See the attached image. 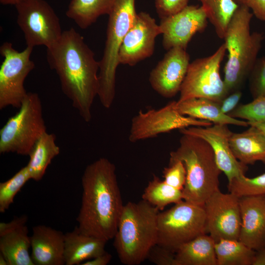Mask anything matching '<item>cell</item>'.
<instances>
[{
    "label": "cell",
    "instance_id": "obj_1",
    "mask_svg": "<svg viewBox=\"0 0 265 265\" xmlns=\"http://www.w3.org/2000/svg\"><path fill=\"white\" fill-rule=\"evenodd\" d=\"M51 69L58 76L61 90L86 122L99 90L100 64L83 37L74 27L63 31L58 42L47 49Z\"/></svg>",
    "mask_w": 265,
    "mask_h": 265
},
{
    "label": "cell",
    "instance_id": "obj_2",
    "mask_svg": "<svg viewBox=\"0 0 265 265\" xmlns=\"http://www.w3.org/2000/svg\"><path fill=\"white\" fill-rule=\"evenodd\" d=\"M81 184L78 227L82 233L107 242L115 236L124 205L115 166L106 158L98 159L85 168Z\"/></svg>",
    "mask_w": 265,
    "mask_h": 265
},
{
    "label": "cell",
    "instance_id": "obj_3",
    "mask_svg": "<svg viewBox=\"0 0 265 265\" xmlns=\"http://www.w3.org/2000/svg\"><path fill=\"white\" fill-rule=\"evenodd\" d=\"M159 212L142 199L124 205L113 238L123 264L138 265L147 259L150 249L157 244Z\"/></svg>",
    "mask_w": 265,
    "mask_h": 265
},
{
    "label": "cell",
    "instance_id": "obj_4",
    "mask_svg": "<svg viewBox=\"0 0 265 265\" xmlns=\"http://www.w3.org/2000/svg\"><path fill=\"white\" fill-rule=\"evenodd\" d=\"M181 160L186 170L182 190L184 200L203 206L207 199L219 189V168L212 149L205 140L182 134L177 149L170 153L169 162Z\"/></svg>",
    "mask_w": 265,
    "mask_h": 265
},
{
    "label": "cell",
    "instance_id": "obj_5",
    "mask_svg": "<svg viewBox=\"0 0 265 265\" xmlns=\"http://www.w3.org/2000/svg\"><path fill=\"white\" fill-rule=\"evenodd\" d=\"M253 16L247 5H239L223 38L228 53L223 80L229 94L238 90L249 77L261 48L263 34L250 32Z\"/></svg>",
    "mask_w": 265,
    "mask_h": 265
},
{
    "label": "cell",
    "instance_id": "obj_6",
    "mask_svg": "<svg viewBox=\"0 0 265 265\" xmlns=\"http://www.w3.org/2000/svg\"><path fill=\"white\" fill-rule=\"evenodd\" d=\"M135 0H116L108 15L105 47L99 61L98 95L102 105L106 108L111 107L115 98L119 53L124 38L137 14Z\"/></svg>",
    "mask_w": 265,
    "mask_h": 265
},
{
    "label": "cell",
    "instance_id": "obj_7",
    "mask_svg": "<svg viewBox=\"0 0 265 265\" xmlns=\"http://www.w3.org/2000/svg\"><path fill=\"white\" fill-rule=\"evenodd\" d=\"M38 94L27 92L18 112L0 130V153L28 156L39 137L46 132Z\"/></svg>",
    "mask_w": 265,
    "mask_h": 265
},
{
    "label": "cell",
    "instance_id": "obj_8",
    "mask_svg": "<svg viewBox=\"0 0 265 265\" xmlns=\"http://www.w3.org/2000/svg\"><path fill=\"white\" fill-rule=\"evenodd\" d=\"M158 226L157 244L174 252L183 244L207 234L203 206L184 200L168 210L159 211Z\"/></svg>",
    "mask_w": 265,
    "mask_h": 265
},
{
    "label": "cell",
    "instance_id": "obj_9",
    "mask_svg": "<svg viewBox=\"0 0 265 265\" xmlns=\"http://www.w3.org/2000/svg\"><path fill=\"white\" fill-rule=\"evenodd\" d=\"M226 52L223 43L212 55L190 63L178 101L193 98H208L220 103L229 93L220 74Z\"/></svg>",
    "mask_w": 265,
    "mask_h": 265
},
{
    "label": "cell",
    "instance_id": "obj_10",
    "mask_svg": "<svg viewBox=\"0 0 265 265\" xmlns=\"http://www.w3.org/2000/svg\"><path fill=\"white\" fill-rule=\"evenodd\" d=\"M17 23L23 31L26 46L55 45L63 31L53 9L45 0H22L15 5Z\"/></svg>",
    "mask_w": 265,
    "mask_h": 265
},
{
    "label": "cell",
    "instance_id": "obj_11",
    "mask_svg": "<svg viewBox=\"0 0 265 265\" xmlns=\"http://www.w3.org/2000/svg\"><path fill=\"white\" fill-rule=\"evenodd\" d=\"M33 49L26 46L18 52L10 42L1 45L0 53L4 59L0 67V109L8 106L19 109L26 96L24 83L35 67L30 59Z\"/></svg>",
    "mask_w": 265,
    "mask_h": 265
},
{
    "label": "cell",
    "instance_id": "obj_12",
    "mask_svg": "<svg viewBox=\"0 0 265 265\" xmlns=\"http://www.w3.org/2000/svg\"><path fill=\"white\" fill-rule=\"evenodd\" d=\"M173 101L159 109L139 110L131 121L129 140L132 143L153 138L159 134L191 126L207 127L213 124L207 120L180 114Z\"/></svg>",
    "mask_w": 265,
    "mask_h": 265
},
{
    "label": "cell",
    "instance_id": "obj_13",
    "mask_svg": "<svg viewBox=\"0 0 265 265\" xmlns=\"http://www.w3.org/2000/svg\"><path fill=\"white\" fill-rule=\"evenodd\" d=\"M203 206L207 233L215 242L221 239H238L241 217L238 196L219 189L207 199Z\"/></svg>",
    "mask_w": 265,
    "mask_h": 265
},
{
    "label": "cell",
    "instance_id": "obj_14",
    "mask_svg": "<svg viewBox=\"0 0 265 265\" xmlns=\"http://www.w3.org/2000/svg\"><path fill=\"white\" fill-rule=\"evenodd\" d=\"M160 34L159 25L149 13H137L121 44L119 53V64L132 66L152 56L156 38Z\"/></svg>",
    "mask_w": 265,
    "mask_h": 265
},
{
    "label": "cell",
    "instance_id": "obj_15",
    "mask_svg": "<svg viewBox=\"0 0 265 265\" xmlns=\"http://www.w3.org/2000/svg\"><path fill=\"white\" fill-rule=\"evenodd\" d=\"M182 134L200 137L207 142L213 151L216 163L227 177L228 183L245 175L247 166L233 154L230 145L232 132L227 125L212 124L207 127L191 126L179 130Z\"/></svg>",
    "mask_w": 265,
    "mask_h": 265
},
{
    "label": "cell",
    "instance_id": "obj_16",
    "mask_svg": "<svg viewBox=\"0 0 265 265\" xmlns=\"http://www.w3.org/2000/svg\"><path fill=\"white\" fill-rule=\"evenodd\" d=\"M207 20L202 7L194 5H187L179 12L161 19L159 26L163 47L167 51L175 47L186 50L194 35L205 29Z\"/></svg>",
    "mask_w": 265,
    "mask_h": 265
},
{
    "label": "cell",
    "instance_id": "obj_17",
    "mask_svg": "<svg viewBox=\"0 0 265 265\" xmlns=\"http://www.w3.org/2000/svg\"><path fill=\"white\" fill-rule=\"evenodd\" d=\"M186 50L179 47L167 51L151 71L149 80L152 88L163 98H171L180 92L190 63Z\"/></svg>",
    "mask_w": 265,
    "mask_h": 265
},
{
    "label": "cell",
    "instance_id": "obj_18",
    "mask_svg": "<svg viewBox=\"0 0 265 265\" xmlns=\"http://www.w3.org/2000/svg\"><path fill=\"white\" fill-rule=\"evenodd\" d=\"M239 198L241 224L238 239L256 251L265 245V194Z\"/></svg>",
    "mask_w": 265,
    "mask_h": 265
},
{
    "label": "cell",
    "instance_id": "obj_19",
    "mask_svg": "<svg viewBox=\"0 0 265 265\" xmlns=\"http://www.w3.org/2000/svg\"><path fill=\"white\" fill-rule=\"evenodd\" d=\"M31 259L34 265H63L64 234L44 225L32 228Z\"/></svg>",
    "mask_w": 265,
    "mask_h": 265
},
{
    "label": "cell",
    "instance_id": "obj_20",
    "mask_svg": "<svg viewBox=\"0 0 265 265\" xmlns=\"http://www.w3.org/2000/svg\"><path fill=\"white\" fill-rule=\"evenodd\" d=\"M106 241L87 235L78 226L64 234V258L65 265H80L104 253Z\"/></svg>",
    "mask_w": 265,
    "mask_h": 265
},
{
    "label": "cell",
    "instance_id": "obj_21",
    "mask_svg": "<svg viewBox=\"0 0 265 265\" xmlns=\"http://www.w3.org/2000/svg\"><path fill=\"white\" fill-rule=\"evenodd\" d=\"M175 108L181 114L209 121L213 124L234 125L247 127L248 121L240 120L223 113L219 103L205 98H193L176 101Z\"/></svg>",
    "mask_w": 265,
    "mask_h": 265
},
{
    "label": "cell",
    "instance_id": "obj_22",
    "mask_svg": "<svg viewBox=\"0 0 265 265\" xmlns=\"http://www.w3.org/2000/svg\"><path fill=\"white\" fill-rule=\"evenodd\" d=\"M230 145L235 157L243 164L259 161L265 164V133L258 128L250 125L242 132H232Z\"/></svg>",
    "mask_w": 265,
    "mask_h": 265
},
{
    "label": "cell",
    "instance_id": "obj_23",
    "mask_svg": "<svg viewBox=\"0 0 265 265\" xmlns=\"http://www.w3.org/2000/svg\"><path fill=\"white\" fill-rule=\"evenodd\" d=\"M215 243L204 234L183 244L175 252L176 265H217Z\"/></svg>",
    "mask_w": 265,
    "mask_h": 265
},
{
    "label": "cell",
    "instance_id": "obj_24",
    "mask_svg": "<svg viewBox=\"0 0 265 265\" xmlns=\"http://www.w3.org/2000/svg\"><path fill=\"white\" fill-rule=\"evenodd\" d=\"M26 224L0 237V251L8 265H34L29 252L30 237Z\"/></svg>",
    "mask_w": 265,
    "mask_h": 265
},
{
    "label": "cell",
    "instance_id": "obj_25",
    "mask_svg": "<svg viewBox=\"0 0 265 265\" xmlns=\"http://www.w3.org/2000/svg\"><path fill=\"white\" fill-rule=\"evenodd\" d=\"M116 0H71L66 15L85 29L103 15H109Z\"/></svg>",
    "mask_w": 265,
    "mask_h": 265
},
{
    "label": "cell",
    "instance_id": "obj_26",
    "mask_svg": "<svg viewBox=\"0 0 265 265\" xmlns=\"http://www.w3.org/2000/svg\"><path fill=\"white\" fill-rule=\"evenodd\" d=\"M60 153V148L55 143L53 133L45 132L37 140L29 154L26 165L31 177L39 181L43 177L52 159Z\"/></svg>",
    "mask_w": 265,
    "mask_h": 265
},
{
    "label": "cell",
    "instance_id": "obj_27",
    "mask_svg": "<svg viewBox=\"0 0 265 265\" xmlns=\"http://www.w3.org/2000/svg\"><path fill=\"white\" fill-rule=\"evenodd\" d=\"M217 265H252L255 250L238 239H221L215 243Z\"/></svg>",
    "mask_w": 265,
    "mask_h": 265
},
{
    "label": "cell",
    "instance_id": "obj_28",
    "mask_svg": "<svg viewBox=\"0 0 265 265\" xmlns=\"http://www.w3.org/2000/svg\"><path fill=\"white\" fill-rule=\"evenodd\" d=\"M198 0L218 37L223 39L230 21L239 5L234 0Z\"/></svg>",
    "mask_w": 265,
    "mask_h": 265
},
{
    "label": "cell",
    "instance_id": "obj_29",
    "mask_svg": "<svg viewBox=\"0 0 265 265\" xmlns=\"http://www.w3.org/2000/svg\"><path fill=\"white\" fill-rule=\"evenodd\" d=\"M142 199L159 211L169 204H175L184 200L182 190L170 186L156 175L145 188Z\"/></svg>",
    "mask_w": 265,
    "mask_h": 265
},
{
    "label": "cell",
    "instance_id": "obj_30",
    "mask_svg": "<svg viewBox=\"0 0 265 265\" xmlns=\"http://www.w3.org/2000/svg\"><path fill=\"white\" fill-rule=\"evenodd\" d=\"M31 179L26 165L8 180L0 183V212H4L13 203L17 193Z\"/></svg>",
    "mask_w": 265,
    "mask_h": 265
},
{
    "label": "cell",
    "instance_id": "obj_31",
    "mask_svg": "<svg viewBox=\"0 0 265 265\" xmlns=\"http://www.w3.org/2000/svg\"><path fill=\"white\" fill-rule=\"evenodd\" d=\"M227 186L229 192L238 197L265 194V173L253 178L241 175L228 183Z\"/></svg>",
    "mask_w": 265,
    "mask_h": 265
},
{
    "label": "cell",
    "instance_id": "obj_32",
    "mask_svg": "<svg viewBox=\"0 0 265 265\" xmlns=\"http://www.w3.org/2000/svg\"><path fill=\"white\" fill-rule=\"evenodd\" d=\"M228 115L248 122L265 121V97H259L247 104L238 106Z\"/></svg>",
    "mask_w": 265,
    "mask_h": 265
},
{
    "label": "cell",
    "instance_id": "obj_33",
    "mask_svg": "<svg viewBox=\"0 0 265 265\" xmlns=\"http://www.w3.org/2000/svg\"><path fill=\"white\" fill-rule=\"evenodd\" d=\"M249 78V89L253 98L265 97V56L257 59Z\"/></svg>",
    "mask_w": 265,
    "mask_h": 265
},
{
    "label": "cell",
    "instance_id": "obj_34",
    "mask_svg": "<svg viewBox=\"0 0 265 265\" xmlns=\"http://www.w3.org/2000/svg\"><path fill=\"white\" fill-rule=\"evenodd\" d=\"M163 181L170 186L182 190L186 181V170L181 160L169 162L162 171Z\"/></svg>",
    "mask_w": 265,
    "mask_h": 265
},
{
    "label": "cell",
    "instance_id": "obj_35",
    "mask_svg": "<svg viewBox=\"0 0 265 265\" xmlns=\"http://www.w3.org/2000/svg\"><path fill=\"white\" fill-rule=\"evenodd\" d=\"M147 259L157 265H176L175 252L157 244L150 249Z\"/></svg>",
    "mask_w": 265,
    "mask_h": 265
},
{
    "label": "cell",
    "instance_id": "obj_36",
    "mask_svg": "<svg viewBox=\"0 0 265 265\" xmlns=\"http://www.w3.org/2000/svg\"><path fill=\"white\" fill-rule=\"evenodd\" d=\"M189 0H155V6L161 19L174 14L188 5Z\"/></svg>",
    "mask_w": 265,
    "mask_h": 265
},
{
    "label": "cell",
    "instance_id": "obj_37",
    "mask_svg": "<svg viewBox=\"0 0 265 265\" xmlns=\"http://www.w3.org/2000/svg\"><path fill=\"white\" fill-rule=\"evenodd\" d=\"M242 94L239 89L229 94L219 103L221 111L228 114L233 111L238 106Z\"/></svg>",
    "mask_w": 265,
    "mask_h": 265
},
{
    "label": "cell",
    "instance_id": "obj_38",
    "mask_svg": "<svg viewBox=\"0 0 265 265\" xmlns=\"http://www.w3.org/2000/svg\"><path fill=\"white\" fill-rule=\"evenodd\" d=\"M27 221V216L22 215L19 217H15L9 222H0V237L12 231L20 226L26 224Z\"/></svg>",
    "mask_w": 265,
    "mask_h": 265
},
{
    "label": "cell",
    "instance_id": "obj_39",
    "mask_svg": "<svg viewBox=\"0 0 265 265\" xmlns=\"http://www.w3.org/2000/svg\"><path fill=\"white\" fill-rule=\"evenodd\" d=\"M247 6L258 19L265 21V0H248Z\"/></svg>",
    "mask_w": 265,
    "mask_h": 265
},
{
    "label": "cell",
    "instance_id": "obj_40",
    "mask_svg": "<svg viewBox=\"0 0 265 265\" xmlns=\"http://www.w3.org/2000/svg\"><path fill=\"white\" fill-rule=\"evenodd\" d=\"M112 255L105 251L97 257L81 263V265H106L111 261Z\"/></svg>",
    "mask_w": 265,
    "mask_h": 265
},
{
    "label": "cell",
    "instance_id": "obj_41",
    "mask_svg": "<svg viewBox=\"0 0 265 265\" xmlns=\"http://www.w3.org/2000/svg\"><path fill=\"white\" fill-rule=\"evenodd\" d=\"M252 265H265V245L255 251Z\"/></svg>",
    "mask_w": 265,
    "mask_h": 265
},
{
    "label": "cell",
    "instance_id": "obj_42",
    "mask_svg": "<svg viewBox=\"0 0 265 265\" xmlns=\"http://www.w3.org/2000/svg\"><path fill=\"white\" fill-rule=\"evenodd\" d=\"M249 125H251L255 126L262 131H263L265 133V121L260 122H248Z\"/></svg>",
    "mask_w": 265,
    "mask_h": 265
},
{
    "label": "cell",
    "instance_id": "obj_43",
    "mask_svg": "<svg viewBox=\"0 0 265 265\" xmlns=\"http://www.w3.org/2000/svg\"><path fill=\"white\" fill-rule=\"evenodd\" d=\"M22 0H0V3L3 5H15Z\"/></svg>",
    "mask_w": 265,
    "mask_h": 265
},
{
    "label": "cell",
    "instance_id": "obj_44",
    "mask_svg": "<svg viewBox=\"0 0 265 265\" xmlns=\"http://www.w3.org/2000/svg\"><path fill=\"white\" fill-rule=\"evenodd\" d=\"M0 265H8L5 257L0 254Z\"/></svg>",
    "mask_w": 265,
    "mask_h": 265
},
{
    "label": "cell",
    "instance_id": "obj_45",
    "mask_svg": "<svg viewBox=\"0 0 265 265\" xmlns=\"http://www.w3.org/2000/svg\"><path fill=\"white\" fill-rule=\"evenodd\" d=\"M239 5H247L248 0H234Z\"/></svg>",
    "mask_w": 265,
    "mask_h": 265
}]
</instances>
